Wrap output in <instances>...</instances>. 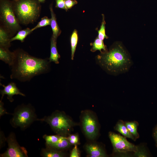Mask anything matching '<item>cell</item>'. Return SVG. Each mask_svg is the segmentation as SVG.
<instances>
[{"label":"cell","instance_id":"obj_1","mask_svg":"<svg viewBox=\"0 0 157 157\" xmlns=\"http://www.w3.org/2000/svg\"><path fill=\"white\" fill-rule=\"evenodd\" d=\"M15 58L11 66V79L21 82L29 81L34 76L48 72L50 69L49 59L32 56L22 49L14 51Z\"/></svg>","mask_w":157,"mask_h":157},{"label":"cell","instance_id":"obj_2","mask_svg":"<svg viewBox=\"0 0 157 157\" xmlns=\"http://www.w3.org/2000/svg\"><path fill=\"white\" fill-rule=\"evenodd\" d=\"M97 64L108 74L114 76L127 72L132 62L123 47L119 44L108 50L101 52L95 58Z\"/></svg>","mask_w":157,"mask_h":157},{"label":"cell","instance_id":"obj_3","mask_svg":"<svg viewBox=\"0 0 157 157\" xmlns=\"http://www.w3.org/2000/svg\"><path fill=\"white\" fill-rule=\"evenodd\" d=\"M37 121L46 122L57 135L65 137L70 134L75 126L79 125L65 112L58 110L53 112L49 116L37 118Z\"/></svg>","mask_w":157,"mask_h":157},{"label":"cell","instance_id":"obj_4","mask_svg":"<svg viewBox=\"0 0 157 157\" xmlns=\"http://www.w3.org/2000/svg\"><path fill=\"white\" fill-rule=\"evenodd\" d=\"M40 2L37 0H18L13 3L14 10L19 23L28 24L35 22L41 11Z\"/></svg>","mask_w":157,"mask_h":157},{"label":"cell","instance_id":"obj_5","mask_svg":"<svg viewBox=\"0 0 157 157\" xmlns=\"http://www.w3.org/2000/svg\"><path fill=\"white\" fill-rule=\"evenodd\" d=\"M10 123L15 128L19 127L22 130L26 129L37 119L35 110L31 105L18 106L12 114Z\"/></svg>","mask_w":157,"mask_h":157},{"label":"cell","instance_id":"obj_6","mask_svg":"<svg viewBox=\"0 0 157 157\" xmlns=\"http://www.w3.org/2000/svg\"><path fill=\"white\" fill-rule=\"evenodd\" d=\"M0 20L3 26L10 33H15L21 28L15 13L13 2L8 0H0Z\"/></svg>","mask_w":157,"mask_h":157},{"label":"cell","instance_id":"obj_7","mask_svg":"<svg viewBox=\"0 0 157 157\" xmlns=\"http://www.w3.org/2000/svg\"><path fill=\"white\" fill-rule=\"evenodd\" d=\"M79 123L86 137L91 141L94 140L99 132V124L96 113L89 110L82 111L80 116Z\"/></svg>","mask_w":157,"mask_h":157},{"label":"cell","instance_id":"obj_8","mask_svg":"<svg viewBox=\"0 0 157 157\" xmlns=\"http://www.w3.org/2000/svg\"><path fill=\"white\" fill-rule=\"evenodd\" d=\"M108 135L113 147L114 153H134L137 151V146L129 142L125 137L112 132H109Z\"/></svg>","mask_w":157,"mask_h":157},{"label":"cell","instance_id":"obj_9","mask_svg":"<svg viewBox=\"0 0 157 157\" xmlns=\"http://www.w3.org/2000/svg\"><path fill=\"white\" fill-rule=\"evenodd\" d=\"M8 148L4 153L0 154L1 157H26L28 153L26 149L21 147L17 141L14 133L11 132L6 138Z\"/></svg>","mask_w":157,"mask_h":157},{"label":"cell","instance_id":"obj_10","mask_svg":"<svg viewBox=\"0 0 157 157\" xmlns=\"http://www.w3.org/2000/svg\"><path fill=\"white\" fill-rule=\"evenodd\" d=\"M84 147L88 157H105L107 156L104 148L97 142L92 141L87 143Z\"/></svg>","mask_w":157,"mask_h":157},{"label":"cell","instance_id":"obj_11","mask_svg":"<svg viewBox=\"0 0 157 157\" xmlns=\"http://www.w3.org/2000/svg\"><path fill=\"white\" fill-rule=\"evenodd\" d=\"M0 85L3 87V89L0 90L1 100L5 94L7 95V98L11 102L14 101L13 97L14 95L19 94L23 96H25L24 94L20 92L16 84L14 82H11L6 86L1 83Z\"/></svg>","mask_w":157,"mask_h":157},{"label":"cell","instance_id":"obj_12","mask_svg":"<svg viewBox=\"0 0 157 157\" xmlns=\"http://www.w3.org/2000/svg\"><path fill=\"white\" fill-rule=\"evenodd\" d=\"M15 58L14 52L10 51L8 48L0 47V59L12 66Z\"/></svg>","mask_w":157,"mask_h":157},{"label":"cell","instance_id":"obj_13","mask_svg":"<svg viewBox=\"0 0 157 157\" xmlns=\"http://www.w3.org/2000/svg\"><path fill=\"white\" fill-rule=\"evenodd\" d=\"M41 156L43 157H64L67 156V154L65 151L46 147L41 150Z\"/></svg>","mask_w":157,"mask_h":157},{"label":"cell","instance_id":"obj_14","mask_svg":"<svg viewBox=\"0 0 157 157\" xmlns=\"http://www.w3.org/2000/svg\"><path fill=\"white\" fill-rule=\"evenodd\" d=\"M56 41L57 39L52 36L51 39L50 54L48 59L50 63L53 62L58 64L59 63V59L60 56L58 53L57 48Z\"/></svg>","mask_w":157,"mask_h":157},{"label":"cell","instance_id":"obj_15","mask_svg":"<svg viewBox=\"0 0 157 157\" xmlns=\"http://www.w3.org/2000/svg\"><path fill=\"white\" fill-rule=\"evenodd\" d=\"M10 33L3 26L0 27V47L8 48L11 46Z\"/></svg>","mask_w":157,"mask_h":157},{"label":"cell","instance_id":"obj_16","mask_svg":"<svg viewBox=\"0 0 157 157\" xmlns=\"http://www.w3.org/2000/svg\"><path fill=\"white\" fill-rule=\"evenodd\" d=\"M49 8L51 15V22L50 25L52 31V36L57 39L58 36L61 33L60 30L56 21V15L53 11L52 4L50 6Z\"/></svg>","mask_w":157,"mask_h":157},{"label":"cell","instance_id":"obj_17","mask_svg":"<svg viewBox=\"0 0 157 157\" xmlns=\"http://www.w3.org/2000/svg\"><path fill=\"white\" fill-rule=\"evenodd\" d=\"M114 129L120 133L126 138L132 139L135 141L136 139L129 132L124 122L122 120H119L114 127Z\"/></svg>","mask_w":157,"mask_h":157},{"label":"cell","instance_id":"obj_18","mask_svg":"<svg viewBox=\"0 0 157 157\" xmlns=\"http://www.w3.org/2000/svg\"><path fill=\"white\" fill-rule=\"evenodd\" d=\"M67 137L60 136L58 140L55 144L52 146L46 147L58 150L65 151L72 145L68 142Z\"/></svg>","mask_w":157,"mask_h":157},{"label":"cell","instance_id":"obj_19","mask_svg":"<svg viewBox=\"0 0 157 157\" xmlns=\"http://www.w3.org/2000/svg\"><path fill=\"white\" fill-rule=\"evenodd\" d=\"M125 124L131 134L136 139L139 138V135L137 131L138 123L136 121L125 122Z\"/></svg>","mask_w":157,"mask_h":157},{"label":"cell","instance_id":"obj_20","mask_svg":"<svg viewBox=\"0 0 157 157\" xmlns=\"http://www.w3.org/2000/svg\"><path fill=\"white\" fill-rule=\"evenodd\" d=\"M32 32L31 29L29 28L20 30L18 31V33L15 36L10 38V42L15 40H19L22 42L27 36Z\"/></svg>","mask_w":157,"mask_h":157},{"label":"cell","instance_id":"obj_21","mask_svg":"<svg viewBox=\"0 0 157 157\" xmlns=\"http://www.w3.org/2000/svg\"><path fill=\"white\" fill-rule=\"evenodd\" d=\"M78 42V35L76 29H75L73 32L70 38L71 51V59L72 60L74 59V53Z\"/></svg>","mask_w":157,"mask_h":157},{"label":"cell","instance_id":"obj_22","mask_svg":"<svg viewBox=\"0 0 157 157\" xmlns=\"http://www.w3.org/2000/svg\"><path fill=\"white\" fill-rule=\"evenodd\" d=\"M91 45L92 47L91 51L92 52L99 50L101 52L102 51V50L104 51L107 50L106 46L104 44L103 41L100 40L97 37L95 39L94 42L91 43Z\"/></svg>","mask_w":157,"mask_h":157},{"label":"cell","instance_id":"obj_23","mask_svg":"<svg viewBox=\"0 0 157 157\" xmlns=\"http://www.w3.org/2000/svg\"><path fill=\"white\" fill-rule=\"evenodd\" d=\"M60 135H44L43 138L46 142V146H52L55 144L58 140Z\"/></svg>","mask_w":157,"mask_h":157},{"label":"cell","instance_id":"obj_24","mask_svg":"<svg viewBox=\"0 0 157 157\" xmlns=\"http://www.w3.org/2000/svg\"><path fill=\"white\" fill-rule=\"evenodd\" d=\"M137 146V151L134 153V156L138 157H146L149 156V154L143 144H140Z\"/></svg>","mask_w":157,"mask_h":157},{"label":"cell","instance_id":"obj_25","mask_svg":"<svg viewBox=\"0 0 157 157\" xmlns=\"http://www.w3.org/2000/svg\"><path fill=\"white\" fill-rule=\"evenodd\" d=\"M103 19L100 28L98 31V37L100 40L103 41L105 38H107L108 37L105 33V22L104 20V15H102Z\"/></svg>","mask_w":157,"mask_h":157},{"label":"cell","instance_id":"obj_26","mask_svg":"<svg viewBox=\"0 0 157 157\" xmlns=\"http://www.w3.org/2000/svg\"><path fill=\"white\" fill-rule=\"evenodd\" d=\"M51 22V19L47 17L44 16L41 18L40 21L35 27L31 29V30L33 31L38 28L50 25Z\"/></svg>","mask_w":157,"mask_h":157},{"label":"cell","instance_id":"obj_27","mask_svg":"<svg viewBox=\"0 0 157 157\" xmlns=\"http://www.w3.org/2000/svg\"><path fill=\"white\" fill-rule=\"evenodd\" d=\"M67 138L68 142L72 145H77L80 144L78 135L77 133L70 134Z\"/></svg>","mask_w":157,"mask_h":157},{"label":"cell","instance_id":"obj_28","mask_svg":"<svg viewBox=\"0 0 157 157\" xmlns=\"http://www.w3.org/2000/svg\"><path fill=\"white\" fill-rule=\"evenodd\" d=\"M80 156V153L77 147V145H75L71 152L69 156L70 157H79Z\"/></svg>","mask_w":157,"mask_h":157},{"label":"cell","instance_id":"obj_29","mask_svg":"<svg viewBox=\"0 0 157 157\" xmlns=\"http://www.w3.org/2000/svg\"><path fill=\"white\" fill-rule=\"evenodd\" d=\"M56 1V7L62 9H63L67 11L68 9L65 6V0H55Z\"/></svg>","mask_w":157,"mask_h":157},{"label":"cell","instance_id":"obj_30","mask_svg":"<svg viewBox=\"0 0 157 157\" xmlns=\"http://www.w3.org/2000/svg\"><path fill=\"white\" fill-rule=\"evenodd\" d=\"M77 3V1L76 0H65V6L68 10L71 8Z\"/></svg>","mask_w":157,"mask_h":157},{"label":"cell","instance_id":"obj_31","mask_svg":"<svg viewBox=\"0 0 157 157\" xmlns=\"http://www.w3.org/2000/svg\"><path fill=\"white\" fill-rule=\"evenodd\" d=\"M1 99L0 101V117L5 114H9L6 109L4 107V103L2 101Z\"/></svg>","mask_w":157,"mask_h":157},{"label":"cell","instance_id":"obj_32","mask_svg":"<svg viewBox=\"0 0 157 157\" xmlns=\"http://www.w3.org/2000/svg\"><path fill=\"white\" fill-rule=\"evenodd\" d=\"M152 136L155 142V146L157 147V124L153 128Z\"/></svg>","mask_w":157,"mask_h":157},{"label":"cell","instance_id":"obj_33","mask_svg":"<svg viewBox=\"0 0 157 157\" xmlns=\"http://www.w3.org/2000/svg\"><path fill=\"white\" fill-rule=\"evenodd\" d=\"M6 141V138L5 137L3 132H0V148L5 144V142Z\"/></svg>","mask_w":157,"mask_h":157},{"label":"cell","instance_id":"obj_34","mask_svg":"<svg viewBox=\"0 0 157 157\" xmlns=\"http://www.w3.org/2000/svg\"><path fill=\"white\" fill-rule=\"evenodd\" d=\"M38 0L40 3H43L45 1V0Z\"/></svg>","mask_w":157,"mask_h":157},{"label":"cell","instance_id":"obj_35","mask_svg":"<svg viewBox=\"0 0 157 157\" xmlns=\"http://www.w3.org/2000/svg\"><path fill=\"white\" fill-rule=\"evenodd\" d=\"M13 0L14 1H17L18 0Z\"/></svg>","mask_w":157,"mask_h":157}]
</instances>
